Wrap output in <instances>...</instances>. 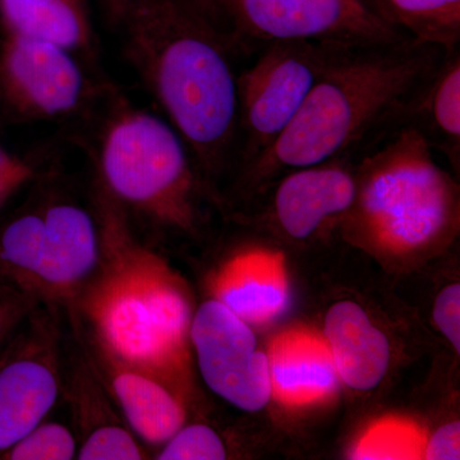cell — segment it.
Returning <instances> with one entry per match:
<instances>
[{
  "mask_svg": "<svg viewBox=\"0 0 460 460\" xmlns=\"http://www.w3.org/2000/svg\"><path fill=\"white\" fill-rule=\"evenodd\" d=\"M99 234L102 257L78 305L100 362L146 374L183 399L193 319L186 284L162 257L136 243L107 199L100 204Z\"/></svg>",
  "mask_w": 460,
  "mask_h": 460,
  "instance_id": "6da1fadb",
  "label": "cell"
},
{
  "mask_svg": "<svg viewBox=\"0 0 460 460\" xmlns=\"http://www.w3.org/2000/svg\"><path fill=\"white\" fill-rule=\"evenodd\" d=\"M127 56L205 169L238 148V75L217 16L198 0H132Z\"/></svg>",
  "mask_w": 460,
  "mask_h": 460,
  "instance_id": "7a4b0ae2",
  "label": "cell"
},
{
  "mask_svg": "<svg viewBox=\"0 0 460 460\" xmlns=\"http://www.w3.org/2000/svg\"><path fill=\"white\" fill-rule=\"evenodd\" d=\"M447 51L408 38L341 48L286 131L250 169L259 180L365 150L395 127Z\"/></svg>",
  "mask_w": 460,
  "mask_h": 460,
  "instance_id": "3957f363",
  "label": "cell"
},
{
  "mask_svg": "<svg viewBox=\"0 0 460 460\" xmlns=\"http://www.w3.org/2000/svg\"><path fill=\"white\" fill-rule=\"evenodd\" d=\"M365 151L356 199L345 219L350 232L396 252L420 250L452 234L458 189L414 127L401 124Z\"/></svg>",
  "mask_w": 460,
  "mask_h": 460,
  "instance_id": "277c9868",
  "label": "cell"
},
{
  "mask_svg": "<svg viewBox=\"0 0 460 460\" xmlns=\"http://www.w3.org/2000/svg\"><path fill=\"white\" fill-rule=\"evenodd\" d=\"M111 195L156 222L192 228L195 174L189 147L172 126L126 109L109 123L100 151Z\"/></svg>",
  "mask_w": 460,
  "mask_h": 460,
  "instance_id": "5b68a950",
  "label": "cell"
},
{
  "mask_svg": "<svg viewBox=\"0 0 460 460\" xmlns=\"http://www.w3.org/2000/svg\"><path fill=\"white\" fill-rule=\"evenodd\" d=\"M317 42H270L238 75V148L248 165L286 131L335 51Z\"/></svg>",
  "mask_w": 460,
  "mask_h": 460,
  "instance_id": "8992f818",
  "label": "cell"
},
{
  "mask_svg": "<svg viewBox=\"0 0 460 460\" xmlns=\"http://www.w3.org/2000/svg\"><path fill=\"white\" fill-rule=\"evenodd\" d=\"M226 11L238 38L265 44L304 41L366 48L408 39L367 0H226Z\"/></svg>",
  "mask_w": 460,
  "mask_h": 460,
  "instance_id": "52a82bcc",
  "label": "cell"
},
{
  "mask_svg": "<svg viewBox=\"0 0 460 460\" xmlns=\"http://www.w3.org/2000/svg\"><path fill=\"white\" fill-rule=\"evenodd\" d=\"M190 338L199 374L214 394L244 411L269 404L270 363L250 323L211 298L193 314Z\"/></svg>",
  "mask_w": 460,
  "mask_h": 460,
  "instance_id": "ba28073f",
  "label": "cell"
},
{
  "mask_svg": "<svg viewBox=\"0 0 460 460\" xmlns=\"http://www.w3.org/2000/svg\"><path fill=\"white\" fill-rule=\"evenodd\" d=\"M74 51L32 36L5 33L0 50V90L14 111L50 119L80 107L86 83Z\"/></svg>",
  "mask_w": 460,
  "mask_h": 460,
  "instance_id": "9c48e42d",
  "label": "cell"
},
{
  "mask_svg": "<svg viewBox=\"0 0 460 460\" xmlns=\"http://www.w3.org/2000/svg\"><path fill=\"white\" fill-rule=\"evenodd\" d=\"M357 195L356 172L347 156L292 169L278 184L271 213L280 230L305 241L319 230L347 219Z\"/></svg>",
  "mask_w": 460,
  "mask_h": 460,
  "instance_id": "30bf717a",
  "label": "cell"
},
{
  "mask_svg": "<svg viewBox=\"0 0 460 460\" xmlns=\"http://www.w3.org/2000/svg\"><path fill=\"white\" fill-rule=\"evenodd\" d=\"M30 344L0 366V454L40 425L59 395L53 344Z\"/></svg>",
  "mask_w": 460,
  "mask_h": 460,
  "instance_id": "8fae6325",
  "label": "cell"
},
{
  "mask_svg": "<svg viewBox=\"0 0 460 460\" xmlns=\"http://www.w3.org/2000/svg\"><path fill=\"white\" fill-rule=\"evenodd\" d=\"M42 217L44 253L32 283L53 296H74L98 269L99 228L89 213L71 204L51 206Z\"/></svg>",
  "mask_w": 460,
  "mask_h": 460,
  "instance_id": "7c38bea8",
  "label": "cell"
},
{
  "mask_svg": "<svg viewBox=\"0 0 460 460\" xmlns=\"http://www.w3.org/2000/svg\"><path fill=\"white\" fill-rule=\"evenodd\" d=\"M325 339L338 377L350 389L368 392L385 377L390 363L386 335L356 302H338L325 319Z\"/></svg>",
  "mask_w": 460,
  "mask_h": 460,
  "instance_id": "4fadbf2b",
  "label": "cell"
},
{
  "mask_svg": "<svg viewBox=\"0 0 460 460\" xmlns=\"http://www.w3.org/2000/svg\"><path fill=\"white\" fill-rule=\"evenodd\" d=\"M280 259L269 252L234 257L215 278L214 298L250 325L277 319L289 305Z\"/></svg>",
  "mask_w": 460,
  "mask_h": 460,
  "instance_id": "5bb4252c",
  "label": "cell"
},
{
  "mask_svg": "<svg viewBox=\"0 0 460 460\" xmlns=\"http://www.w3.org/2000/svg\"><path fill=\"white\" fill-rule=\"evenodd\" d=\"M404 124L414 127L432 150L452 164L460 156V50L447 51L420 84L404 114Z\"/></svg>",
  "mask_w": 460,
  "mask_h": 460,
  "instance_id": "9a60e30c",
  "label": "cell"
},
{
  "mask_svg": "<svg viewBox=\"0 0 460 460\" xmlns=\"http://www.w3.org/2000/svg\"><path fill=\"white\" fill-rule=\"evenodd\" d=\"M102 366L127 422L145 443L164 445L183 428L187 419L183 399L162 381L119 366Z\"/></svg>",
  "mask_w": 460,
  "mask_h": 460,
  "instance_id": "2e32d148",
  "label": "cell"
},
{
  "mask_svg": "<svg viewBox=\"0 0 460 460\" xmlns=\"http://www.w3.org/2000/svg\"><path fill=\"white\" fill-rule=\"evenodd\" d=\"M5 33L32 36L66 49H86L93 39L87 0H0Z\"/></svg>",
  "mask_w": 460,
  "mask_h": 460,
  "instance_id": "e0dca14e",
  "label": "cell"
},
{
  "mask_svg": "<svg viewBox=\"0 0 460 460\" xmlns=\"http://www.w3.org/2000/svg\"><path fill=\"white\" fill-rule=\"evenodd\" d=\"M269 357L272 393L288 402H310L335 389L338 374L328 345L286 338Z\"/></svg>",
  "mask_w": 460,
  "mask_h": 460,
  "instance_id": "ac0fdd59",
  "label": "cell"
},
{
  "mask_svg": "<svg viewBox=\"0 0 460 460\" xmlns=\"http://www.w3.org/2000/svg\"><path fill=\"white\" fill-rule=\"evenodd\" d=\"M378 14L413 40L460 48V0H372Z\"/></svg>",
  "mask_w": 460,
  "mask_h": 460,
  "instance_id": "d6986e66",
  "label": "cell"
},
{
  "mask_svg": "<svg viewBox=\"0 0 460 460\" xmlns=\"http://www.w3.org/2000/svg\"><path fill=\"white\" fill-rule=\"evenodd\" d=\"M45 224L40 214H27L9 224L0 238V259L23 279L33 280L44 253Z\"/></svg>",
  "mask_w": 460,
  "mask_h": 460,
  "instance_id": "ffe728a7",
  "label": "cell"
},
{
  "mask_svg": "<svg viewBox=\"0 0 460 460\" xmlns=\"http://www.w3.org/2000/svg\"><path fill=\"white\" fill-rule=\"evenodd\" d=\"M4 456L12 460H71L77 456V445L66 426L41 422Z\"/></svg>",
  "mask_w": 460,
  "mask_h": 460,
  "instance_id": "44dd1931",
  "label": "cell"
},
{
  "mask_svg": "<svg viewBox=\"0 0 460 460\" xmlns=\"http://www.w3.org/2000/svg\"><path fill=\"white\" fill-rule=\"evenodd\" d=\"M226 449L215 429L206 425L183 426L157 454L159 460H224Z\"/></svg>",
  "mask_w": 460,
  "mask_h": 460,
  "instance_id": "7402d4cb",
  "label": "cell"
},
{
  "mask_svg": "<svg viewBox=\"0 0 460 460\" xmlns=\"http://www.w3.org/2000/svg\"><path fill=\"white\" fill-rule=\"evenodd\" d=\"M75 458L81 460H138L145 458L144 450L131 432L122 426H102L93 429L78 449Z\"/></svg>",
  "mask_w": 460,
  "mask_h": 460,
  "instance_id": "603a6c76",
  "label": "cell"
},
{
  "mask_svg": "<svg viewBox=\"0 0 460 460\" xmlns=\"http://www.w3.org/2000/svg\"><path fill=\"white\" fill-rule=\"evenodd\" d=\"M436 326L452 343L456 353L460 352V286L452 284L445 288L436 298L434 305Z\"/></svg>",
  "mask_w": 460,
  "mask_h": 460,
  "instance_id": "cb8c5ba5",
  "label": "cell"
},
{
  "mask_svg": "<svg viewBox=\"0 0 460 460\" xmlns=\"http://www.w3.org/2000/svg\"><path fill=\"white\" fill-rule=\"evenodd\" d=\"M460 425L458 420L436 429L425 447V459L458 460L460 458Z\"/></svg>",
  "mask_w": 460,
  "mask_h": 460,
  "instance_id": "d4e9b609",
  "label": "cell"
},
{
  "mask_svg": "<svg viewBox=\"0 0 460 460\" xmlns=\"http://www.w3.org/2000/svg\"><path fill=\"white\" fill-rule=\"evenodd\" d=\"M31 174L29 165L0 146V206L11 198L14 190L22 186Z\"/></svg>",
  "mask_w": 460,
  "mask_h": 460,
  "instance_id": "484cf974",
  "label": "cell"
},
{
  "mask_svg": "<svg viewBox=\"0 0 460 460\" xmlns=\"http://www.w3.org/2000/svg\"><path fill=\"white\" fill-rule=\"evenodd\" d=\"M105 2H107V5L111 9V13H113V16L118 18L122 13L123 9L132 0H105ZM198 2L199 4L204 5L206 9H208V11L213 12L215 16H217V12L226 9V0H198Z\"/></svg>",
  "mask_w": 460,
  "mask_h": 460,
  "instance_id": "4316f807",
  "label": "cell"
},
{
  "mask_svg": "<svg viewBox=\"0 0 460 460\" xmlns=\"http://www.w3.org/2000/svg\"><path fill=\"white\" fill-rule=\"evenodd\" d=\"M11 308L7 305H0V337L4 332L5 328L8 326L9 321H11Z\"/></svg>",
  "mask_w": 460,
  "mask_h": 460,
  "instance_id": "83f0119b",
  "label": "cell"
},
{
  "mask_svg": "<svg viewBox=\"0 0 460 460\" xmlns=\"http://www.w3.org/2000/svg\"><path fill=\"white\" fill-rule=\"evenodd\" d=\"M367 2H368V3H370V4H371V3H372V0H367ZM371 5H372V4H371Z\"/></svg>",
  "mask_w": 460,
  "mask_h": 460,
  "instance_id": "f1b7e54d",
  "label": "cell"
}]
</instances>
